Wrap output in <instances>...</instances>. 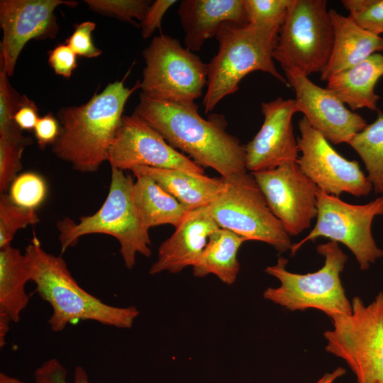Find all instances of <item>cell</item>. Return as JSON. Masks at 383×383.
I'll list each match as a JSON object with an SVG mask.
<instances>
[{
	"mask_svg": "<svg viewBox=\"0 0 383 383\" xmlns=\"http://www.w3.org/2000/svg\"><path fill=\"white\" fill-rule=\"evenodd\" d=\"M134 112L201 167L212 168L223 178L248 172L245 148L226 131L223 116L206 119L195 102L177 104L142 93Z\"/></svg>",
	"mask_w": 383,
	"mask_h": 383,
	"instance_id": "6da1fadb",
	"label": "cell"
},
{
	"mask_svg": "<svg viewBox=\"0 0 383 383\" xmlns=\"http://www.w3.org/2000/svg\"><path fill=\"white\" fill-rule=\"evenodd\" d=\"M139 88L140 82L129 88L123 81H116L86 104L60 109V132L52 145V152L75 170L97 171L107 161L126 101Z\"/></svg>",
	"mask_w": 383,
	"mask_h": 383,
	"instance_id": "7a4b0ae2",
	"label": "cell"
},
{
	"mask_svg": "<svg viewBox=\"0 0 383 383\" xmlns=\"http://www.w3.org/2000/svg\"><path fill=\"white\" fill-rule=\"evenodd\" d=\"M30 281L39 296L52 312L48 320L55 332L79 321H94L118 328H131L140 311L134 306H114L104 303L82 288L60 255L46 252L38 238H33L24 252Z\"/></svg>",
	"mask_w": 383,
	"mask_h": 383,
	"instance_id": "3957f363",
	"label": "cell"
},
{
	"mask_svg": "<svg viewBox=\"0 0 383 383\" xmlns=\"http://www.w3.org/2000/svg\"><path fill=\"white\" fill-rule=\"evenodd\" d=\"M280 26L250 23L225 24L218 35V50L208 63L207 90L203 99L205 113L226 96L238 91L249 73L267 72L289 87L277 70L273 53Z\"/></svg>",
	"mask_w": 383,
	"mask_h": 383,
	"instance_id": "277c9868",
	"label": "cell"
},
{
	"mask_svg": "<svg viewBox=\"0 0 383 383\" xmlns=\"http://www.w3.org/2000/svg\"><path fill=\"white\" fill-rule=\"evenodd\" d=\"M111 168L109 192L100 209L92 215L81 217L78 223L69 218L57 223L61 252L77 245L84 235H109L118 241L124 265L131 270L138 254L147 257L152 255L149 230L141 222L133 201L131 175Z\"/></svg>",
	"mask_w": 383,
	"mask_h": 383,
	"instance_id": "5b68a950",
	"label": "cell"
},
{
	"mask_svg": "<svg viewBox=\"0 0 383 383\" xmlns=\"http://www.w3.org/2000/svg\"><path fill=\"white\" fill-rule=\"evenodd\" d=\"M316 251L325 260L322 267L314 272L297 274L288 271V260L284 257L267 267L265 272L277 279L280 285L267 288L263 292L264 299L289 311L315 309L329 318L350 313L352 304L340 279L348 256L338 243L331 240L318 245Z\"/></svg>",
	"mask_w": 383,
	"mask_h": 383,
	"instance_id": "8992f818",
	"label": "cell"
},
{
	"mask_svg": "<svg viewBox=\"0 0 383 383\" xmlns=\"http://www.w3.org/2000/svg\"><path fill=\"white\" fill-rule=\"evenodd\" d=\"M351 304L350 313L330 317L325 349L346 362L357 383H383V292L369 304L359 296Z\"/></svg>",
	"mask_w": 383,
	"mask_h": 383,
	"instance_id": "52a82bcc",
	"label": "cell"
},
{
	"mask_svg": "<svg viewBox=\"0 0 383 383\" xmlns=\"http://www.w3.org/2000/svg\"><path fill=\"white\" fill-rule=\"evenodd\" d=\"M333 26L326 0H292L280 27L273 57L284 72L309 76L326 69Z\"/></svg>",
	"mask_w": 383,
	"mask_h": 383,
	"instance_id": "ba28073f",
	"label": "cell"
},
{
	"mask_svg": "<svg viewBox=\"0 0 383 383\" xmlns=\"http://www.w3.org/2000/svg\"><path fill=\"white\" fill-rule=\"evenodd\" d=\"M224 185L209 205L219 228L229 230L248 240L272 246L279 252L291 250L292 243L281 222L271 211L251 173L223 178Z\"/></svg>",
	"mask_w": 383,
	"mask_h": 383,
	"instance_id": "9c48e42d",
	"label": "cell"
},
{
	"mask_svg": "<svg viewBox=\"0 0 383 383\" xmlns=\"http://www.w3.org/2000/svg\"><path fill=\"white\" fill-rule=\"evenodd\" d=\"M142 94L177 104H190L207 84L208 64L177 39L161 34L143 50Z\"/></svg>",
	"mask_w": 383,
	"mask_h": 383,
	"instance_id": "30bf717a",
	"label": "cell"
},
{
	"mask_svg": "<svg viewBox=\"0 0 383 383\" xmlns=\"http://www.w3.org/2000/svg\"><path fill=\"white\" fill-rule=\"evenodd\" d=\"M316 223L301 240L292 245L294 255L306 243L320 237L345 245L354 255L361 270H367L383 257L371 232L374 218L383 215V196L363 205L350 204L339 196L317 192Z\"/></svg>",
	"mask_w": 383,
	"mask_h": 383,
	"instance_id": "8fae6325",
	"label": "cell"
},
{
	"mask_svg": "<svg viewBox=\"0 0 383 383\" xmlns=\"http://www.w3.org/2000/svg\"><path fill=\"white\" fill-rule=\"evenodd\" d=\"M298 126L301 155L296 162L320 190L336 196L348 193L360 197L370 193L372 184L357 161L340 155L304 116Z\"/></svg>",
	"mask_w": 383,
	"mask_h": 383,
	"instance_id": "7c38bea8",
	"label": "cell"
},
{
	"mask_svg": "<svg viewBox=\"0 0 383 383\" xmlns=\"http://www.w3.org/2000/svg\"><path fill=\"white\" fill-rule=\"evenodd\" d=\"M107 161L111 167L123 171L146 166L204 174L202 167L172 148L135 112L122 116L109 148Z\"/></svg>",
	"mask_w": 383,
	"mask_h": 383,
	"instance_id": "4fadbf2b",
	"label": "cell"
},
{
	"mask_svg": "<svg viewBox=\"0 0 383 383\" xmlns=\"http://www.w3.org/2000/svg\"><path fill=\"white\" fill-rule=\"evenodd\" d=\"M275 217L290 236L311 226L317 216V186L296 162L250 172Z\"/></svg>",
	"mask_w": 383,
	"mask_h": 383,
	"instance_id": "5bb4252c",
	"label": "cell"
},
{
	"mask_svg": "<svg viewBox=\"0 0 383 383\" xmlns=\"http://www.w3.org/2000/svg\"><path fill=\"white\" fill-rule=\"evenodd\" d=\"M65 5L74 7L77 3L63 0H1L0 25L1 70L12 77L18 56L32 39L55 38L59 26L55 10Z\"/></svg>",
	"mask_w": 383,
	"mask_h": 383,
	"instance_id": "9a60e30c",
	"label": "cell"
},
{
	"mask_svg": "<svg viewBox=\"0 0 383 383\" xmlns=\"http://www.w3.org/2000/svg\"><path fill=\"white\" fill-rule=\"evenodd\" d=\"M284 73L289 86L295 92V100L300 112L329 143L348 144L367 126L361 115L348 109L328 88L316 85L302 74Z\"/></svg>",
	"mask_w": 383,
	"mask_h": 383,
	"instance_id": "2e32d148",
	"label": "cell"
},
{
	"mask_svg": "<svg viewBox=\"0 0 383 383\" xmlns=\"http://www.w3.org/2000/svg\"><path fill=\"white\" fill-rule=\"evenodd\" d=\"M261 111L263 123L245 146V167L250 172L296 162L299 157V146L292 126L293 116L300 112L295 99L277 97L262 102Z\"/></svg>",
	"mask_w": 383,
	"mask_h": 383,
	"instance_id": "e0dca14e",
	"label": "cell"
},
{
	"mask_svg": "<svg viewBox=\"0 0 383 383\" xmlns=\"http://www.w3.org/2000/svg\"><path fill=\"white\" fill-rule=\"evenodd\" d=\"M220 228L213 219L209 206L186 215L175 231L159 247L157 258L149 270L152 275L168 272L177 274L192 267L206 246L212 233Z\"/></svg>",
	"mask_w": 383,
	"mask_h": 383,
	"instance_id": "ac0fdd59",
	"label": "cell"
},
{
	"mask_svg": "<svg viewBox=\"0 0 383 383\" xmlns=\"http://www.w3.org/2000/svg\"><path fill=\"white\" fill-rule=\"evenodd\" d=\"M177 13L184 32L185 47L193 52L216 37L225 24L248 23L243 0H183Z\"/></svg>",
	"mask_w": 383,
	"mask_h": 383,
	"instance_id": "d6986e66",
	"label": "cell"
},
{
	"mask_svg": "<svg viewBox=\"0 0 383 383\" xmlns=\"http://www.w3.org/2000/svg\"><path fill=\"white\" fill-rule=\"evenodd\" d=\"M329 13L334 39L328 63L321 73L323 81L383 51V38L365 30L348 16H345L335 9H330Z\"/></svg>",
	"mask_w": 383,
	"mask_h": 383,
	"instance_id": "ffe728a7",
	"label": "cell"
},
{
	"mask_svg": "<svg viewBox=\"0 0 383 383\" xmlns=\"http://www.w3.org/2000/svg\"><path fill=\"white\" fill-rule=\"evenodd\" d=\"M131 171L150 177L188 211L210 205L224 185L223 177H209L177 169L138 166Z\"/></svg>",
	"mask_w": 383,
	"mask_h": 383,
	"instance_id": "44dd1931",
	"label": "cell"
},
{
	"mask_svg": "<svg viewBox=\"0 0 383 383\" xmlns=\"http://www.w3.org/2000/svg\"><path fill=\"white\" fill-rule=\"evenodd\" d=\"M383 76V55L374 53L360 63L331 76L326 88L351 111L362 108L377 110L379 96L375 86Z\"/></svg>",
	"mask_w": 383,
	"mask_h": 383,
	"instance_id": "7402d4cb",
	"label": "cell"
},
{
	"mask_svg": "<svg viewBox=\"0 0 383 383\" xmlns=\"http://www.w3.org/2000/svg\"><path fill=\"white\" fill-rule=\"evenodd\" d=\"M133 174V198L144 226L148 230L165 224L177 228L189 211L148 175Z\"/></svg>",
	"mask_w": 383,
	"mask_h": 383,
	"instance_id": "603a6c76",
	"label": "cell"
},
{
	"mask_svg": "<svg viewBox=\"0 0 383 383\" xmlns=\"http://www.w3.org/2000/svg\"><path fill=\"white\" fill-rule=\"evenodd\" d=\"M245 241L229 230L218 228L211 234L204 251L192 267L193 274L196 277L214 274L223 283L232 285L240 271L238 252Z\"/></svg>",
	"mask_w": 383,
	"mask_h": 383,
	"instance_id": "cb8c5ba5",
	"label": "cell"
},
{
	"mask_svg": "<svg viewBox=\"0 0 383 383\" xmlns=\"http://www.w3.org/2000/svg\"><path fill=\"white\" fill-rule=\"evenodd\" d=\"M30 281L24 253L11 245L0 249V314L13 322L20 320L29 297L26 284Z\"/></svg>",
	"mask_w": 383,
	"mask_h": 383,
	"instance_id": "d4e9b609",
	"label": "cell"
},
{
	"mask_svg": "<svg viewBox=\"0 0 383 383\" xmlns=\"http://www.w3.org/2000/svg\"><path fill=\"white\" fill-rule=\"evenodd\" d=\"M359 155L375 193H383V113L357 133L348 143Z\"/></svg>",
	"mask_w": 383,
	"mask_h": 383,
	"instance_id": "484cf974",
	"label": "cell"
},
{
	"mask_svg": "<svg viewBox=\"0 0 383 383\" xmlns=\"http://www.w3.org/2000/svg\"><path fill=\"white\" fill-rule=\"evenodd\" d=\"M40 218L35 209L17 206L9 194L0 196V249L11 245V243L20 229L35 225Z\"/></svg>",
	"mask_w": 383,
	"mask_h": 383,
	"instance_id": "4316f807",
	"label": "cell"
},
{
	"mask_svg": "<svg viewBox=\"0 0 383 383\" xmlns=\"http://www.w3.org/2000/svg\"><path fill=\"white\" fill-rule=\"evenodd\" d=\"M21 96L11 87L7 74L0 71V138L14 141L32 143V139L23 135L16 124L13 116L18 106Z\"/></svg>",
	"mask_w": 383,
	"mask_h": 383,
	"instance_id": "83f0119b",
	"label": "cell"
},
{
	"mask_svg": "<svg viewBox=\"0 0 383 383\" xmlns=\"http://www.w3.org/2000/svg\"><path fill=\"white\" fill-rule=\"evenodd\" d=\"M9 190V196L13 203L23 208L35 210L46 197L47 185L38 174L25 172L13 179Z\"/></svg>",
	"mask_w": 383,
	"mask_h": 383,
	"instance_id": "f1b7e54d",
	"label": "cell"
},
{
	"mask_svg": "<svg viewBox=\"0 0 383 383\" xmlns=\"http://www.w3.org/2000/svg\"><path fill=\"white\" fill-rule=\"evenodd\" d=\"M348 16L365 30L383 33V0H342Z\"/></svg>",
	"mask_w": 383,
	"mask_h": 383,
	"instance_id": "f546056e",
	"label": "cell"
},
{
	"mask_svg": "<svg viewBox=\"0 0 383 383\" xmlns=\"http://www.w3.org/2000/svg\"><path fill=\"white\" fill-rule=\"evenodd\" d=\"M292 0H243L248 23L282 25Z\"/></svg>",
	"mask_w": 383,
	"mask_h": 383,
	"instance_id": "4dcf8cb0",
	"label": "cell"
},
{
	"mask_svg": "<svg viewBox=\"0 0 383 383\" xmlns=\"http://www.w3.org/2000/svg\"><path fill=\"white\" fill-rule=\"evenodd\" d=\"M90 9L101 14L135 23L141 21L150 4L147 0H86Z\"/></svg>",
	"mask_w": 383,
	"mask_h": 383,
	"instance_id": "1f68e13d",
	"label": "cell"
},
{
	"mask_svg": "<svg viewBox=\"0 0 383 383\" xmlns=\"http://www.w3.org/2000/svg\"><path fill=\"white\" fill-rule=\"evenodd\" d=\"M26 143L0 138V192L5 194L22 169L21 155Z\"/></svg>",
	"mask_w": 383,
	"mask_h": 383,
	"instance_id": "d6a6232c",
	"label": "cell"
},
{
	"mask_svg": "<svg viewBox=\"0 0 383 383\" xmlns=\"http://www.w3.org/2000/svg\"><path fill=\"white\" fill-rule=\"evenodd\" d=\"M67 376L66 368L55 358L43 362L34 372L35 383H68ZM72 383H90L82 367H75Z\"/></svg>",
	"mask_w": 383,
	"mask_h": 383,
	"instance_id": "836d02e7",
	"label": "cell"
},
{
	"mask_svg": "<svg viewBox=\"0 0 383 383\" xmlns=\"http://www.w3.org/2000/svg\"><path fill=\"white\" fill-rule=\"evenodd\" d=\"M95 23L87 21L74 26V32L67 39L66 44L79 56L93 58L99 56L101 50L96 47L91 39Z\"/></svg>",
	"mask_w": 383,
	"mask_h": 383,
	"instance_id": "e575fe53",
	"label": "cell"
},
{
	"mask_svg": "<svg viewBox=\"0 0 383 383\" xmlns=\"http://www.w3.org/2000/svg\"><path fill=\"white\" fill-rule=\"evenodd\" d=\"M76 55L67 44H59L49 52L48 62L55 74L68 79L77 66Z\"/></svg>",
	"mask_w": 383,
	"mask_h": 383,
	"instance_id": "d590c367",
	"label": "cell"
},
{
	"mask_svg": "<svg viewBox=\"0 0 383 383\" xmlns=\"http://www.w3.org/2000/svg\"><path fill=\"white\" fill-rule=\"evenodd\" d=\"M176 2L175 0H156L152 2L140 21L143 38H150L157 28H160L164 15Z\"/></svg>",
	"mask_w": 383,
	"mask_h": 383,
	"instance_id": "8d00e7d4",
	"label": "cell"
},
{
	"mask_svg": "<svg viewBox=\"0 0 383 383\" xmlns=\"http://www.w3.org/2000/svg\"><path fill=\"white\" fill-rule=\"evenodd\" d=\"M33 131L39 147L43 149L56 140L60 132V126L51 113H48L39 118Z\"/></svg>",
	"mask_w": 383,
	"mask_h": 383,
	"instance_id": "74e56055",
	"label": "cell"
},
{
	"mask_svg": "<svg viewBox=\"0 0 383 383\" xmlns=\"http://www.w3.org/2000/svg\"><path fill=\"white\" fill-rule=\"evenodd\" d=\"M35 104L26 95L21 96L18 106L13 116L17 126L21 130L33 131L39 119Z\"/></svg>",
	"mask_w": 383,
	"mask_h": 383,
	"instance_id": "f35d334b",
	"label": "cell"
},
{
	"mask_svg": "<svg viewBox=\"0 0 383 383\" xmlns=\"http://www.w3.org/2000/svg\"><path fill=\"white\" fill-rule=\"evenodd\" d=\"M345 373V370L341 367H339L333 370L331 372L325 373L314 383H334L336 379L343 376Z\"/></svg>",
	"mask_w": 383,
	"mask_h": 383,
	"instance_id": "ab89813d",
	"label": "cell"
},
{
	"mask_svg": "<svg viewBox=\"0 0 383 383\" xmlns=\"http://www.w3.org/2000/svg\"><path fill=\"white\" fill-rule=\"evenodd\" d=\"M11 320L6 315L0 314V347L6 344V336L9 330Z\"/></svg>",
	"mask_w": 383,
	"mask_h": 383,
	"instance_id": "60d3db41",
	"label": "cell"
},
{
	"mask_svg": "<svg viewBox=\"0 0 383 383\" xmlns=\"http://www.w3.org/2000/svg\"><path fill=\"white\" fill-rule=\"evenodd\" d=\"M0 383H26L16 377H11L4 372L0 373Z\"/></svg>",
	"mask_w": 383,
	"mask_h": 383,
	"instance_id": "b9f144b4",
	"label": "cell"
}]
</instances>
